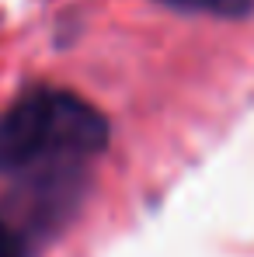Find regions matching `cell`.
I'll return each mask as SVG.
<instances>
[{
	"instance_id": "cell-1",
	"label": "cell",
	"mask_w": 254,
	"mask_h": 257,
	"mask_svg": "<svg viewBox=\"0 0 254 257\" xmlns=\"http://www.w3.org/2000/svg\"><path fill=\"white\" fill-rule=\"evenodd\" d=\"M108 118L66 87H32L0 115V174L63 188L108 146Z\"/></svg>"
},
{
	"instance_id": "cell-2",
	"label": "cell",
	"mask_w": 254,
	"mask_h": 257,
	"mask_svg": "<svg viewBox=\"0 0 254 257\" xmlns=\"http://www.w3.org/2000/svg\"><path fill=\"white\" fill-rule=\"evenodd\" d=\"M185 14H209V18H247L254 0H160Z\"/></svg>"
},
{
	"instance_id": "cell-3",
	"label": "cell",
	"mask_w": 254,
	"mask_h": 257,
	"mask_svg": "<svg viewBox=\"0 0 254 257\" xmlns=\"http://www.w3.org/2000/svg\"><path fill=\"white\" fill-rule=\"evenodd\" d=\"M0 257H28V243L25 236L0 215Z\"/></svg>"
}]
</instances>
